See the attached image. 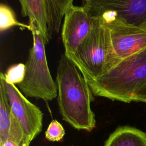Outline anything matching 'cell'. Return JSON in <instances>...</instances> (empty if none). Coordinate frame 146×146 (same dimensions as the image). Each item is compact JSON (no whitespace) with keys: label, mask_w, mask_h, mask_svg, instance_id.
I'll use <instances>...</instances> for the list:
<instances>
[{"label":"cell","mask_w":146,"mask_h":146,"mask_svg":"<svg viewBox=\"0 0 146 146\" xmlns=\"http://www.w3.org/2000/svg\"><path fill=\"white\" fill-rule=\"evenodd\" d=\"M56 83L62 119L76 129L91 132L96 123L91 107L94 95L80 70L64 53L58 66Z\"/></svg>","instance_id":"1"},{"label":"cell","mask_w":146,"mask_h":146,"mask_svg":"<svg viewBox=\"0 0 146 146\" xmlns=\"http://www.w3.org/2000/svg\"><path fill=\"white\" fill-rule=\"evenodd\" d=\"M88 83L94 96L124 103L134 102L146 84V50L124 59Z\"/></svg>","instance_id":"2"},{"label":"cell","mask_w":146,"mask_h":146,"mask_svg":"<svg viewBox=\"0 0 146 146\" xmlns=\"http://www.w3.org/2000/svg\"><path fill=\"white\" fill-rule=\"evenodd\" d=\"M94 18L88 35L74 54L67 55L87 82L100 77L119 63L110 29L100 19Z\"/></svg>","instance_id":"3"},{"label":"cell","mask_w":146,"mask_h":146,"mask_svg":"<svg viewBox=\"0 0 146 146\" xmlns=\"http://www.w3.org/2000/svg\"><path fill=\"white\" fill-rule=\"evenodd\" d=\"M29 25L33 43L25 64L24 79L18 87L26 97L51 101L57 97L58 87L47 64L45 51L46 43L35 23L29 21Z\"/></svg>","instance_id":"4"},{"label":"cell","mask_w":146,"mask_h":146,"mask_svg":"<svg viewBox=\"0 0 146 146\" xmlns=\"http://www.w3.org/2000/svg\"><path fill=\"white\" fill-rule=\"evenodd\" d=\"M83 7L105 24L113 22L146 27V0H83Z\"/></svg>","instance_id":"5"},{"label":"cell","mask_w":146,"mask_h":146,"mask_svg":"<svg viewBox=\"0 0 146 146\" xmlns=\"http://www.w3.org/2000/svg\"><path fill=\"white\" fill-rule=\"evenodd\" d=\"M0 79L3 82L11 111L31 143L42 131L43 113L15 84L6 82L1 74Z\"/></svg>","instance_id":"6"},{"label":"cell","mask_w":146,"mask_h":146,"mask_svg":"<svg viewBox=\"0 0 146 146\" xmlns=\"http://www.w3.org/2000/svg\"><path fill=\"white\" fill-rule=\"evenodd\" d=\"M94 22L92 18L83 6L74 5L66 11L62 30L64 54L72 55L88 35Z\"/></svg>","instance_id":"7"},{"label":"cell","mask_w":146,"mask_h":146,"mask_svg":"<svg viewBox=\"0 0 146 146\" xmlns=\"http://www.w3.org/2000/svg\"><path fill=\"white\" fill-rule=\"evenodd\" d=\"M106 25L110 30L119 63L129 56L146 50V27L119 22Z\"/></svg>","instance_id":"8"},{"label":"cell","mask_w":146,"mask_h":146,"mask_svg":"<svg viewBox=\"0 0 146 146\" xmlns=\"http://www.w3.org/2000/svg\"><path fill=\"white\" fill-rule=\"evenodd\" d=\"M7 140L19 146H29L30 143L11 111L3 82L0 79V144Z\"/></svg>","instance_id":"9"},{"label":"cell","mask_w":146,"mask_h":146,"mask_svg":"<svg viewBox=\"0 0 146 146\" xmlns=\"http://www.w3.org/2000/svg\"><path fill=\"white\" fill-rule=\"evenodd\" d=\"M21 6V15L28 17L35 23L48 43L54 33L52 20L47 0H18Z\"/></svg>","instance_id":"10"},{"label":"cell","mask_w":146,"mask_h":146,"mask_svg":"<svg viewBox=\"0 0 146 146\" xmlns=\"http://www.w3.org/2000/svg\"><path fill=\"white\" fill-rule=\"evenodd\" d=\"M103 146H146V133L133 127L120 126L109 135Z\"/></svg>","instance_id":"11"},{"label":"cell","mask_w":146,"mask_h":146,"mask_svg":"<svg viewBox=\"0 0 146 146\" xmlns=\"http://www.w3.org/2000/svg\"><path fill=\"white\" fill-rule=\"evenodd\" d=\"M74 0H47L51 13L54 33H58L66 10L73 4Z\"/></svg>","instance_id":"12"},{"label":"cell","mask_w":146,"mask_h":146,"mask_svg":"<svg viewBox=\"0 0 146 146\" xmlns=\"http://www.w3.org/2000/svg\"><path fill=\"white\" fill-rule=\"evenodd\" d=\"M13 26H18L21 29L30 30V26L18 22L12 9L6 4L0 5V31L1 33Z\"/></svg>","instance_id":"13"},{"label":"cell","mask_w":146,"mask_h":146,"mask_svg":"<svg viewBox=\"0 0 146 146\" xmlns=\"http://www.w3.org/2000/svg\"><path fill=\"white\" fill-rule=\"evenodd\" d=\"M6 82L12 84L21 83L25 77V64L18 63L11 66L5 74L1 73Z\"/></svg>","instance_id":"14"},{"label":"cell","mask_w":146,"mask_h":146,"mask_svg":"<svg viewBox=\"0 0 146 146\" xmlns=\"http://www.w3.org/2000/svg\"><path fill=\"white\" fill-rule=\"evenodd\" d=\"M66 134L63 125L56 120H52L48 125L44 133L46 139L51 142H59L62 140Z\"/></svg>","instance_id":"15"},{"label":"cell","mask_w":146,"mask_h":146,"mask_svg":"<svg viewBox=\"0 0 146 146\" xmlns=\"http://www.w3.org/2000/svg\"><path fill=\"white\" fill-rule=\"evenodd\" d=\"M134 102L146 103V84L139 90L134 99Z\"/></svg>","instance_id":"16"},{"label":"cell","mask_w":146,"mask_h":146,"mask_svg":"<svg viewBox=\"0 0 146 146\" xmlns=\"http://www.w3.org/2000/svg\"><path fill=\"white\" fill-rule=\"evenodd\" d=\"M0 146H19L17 143L11 140H7L3 144H0Z\"/></svg>","instance_id":"17"}]
</instances>
